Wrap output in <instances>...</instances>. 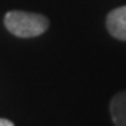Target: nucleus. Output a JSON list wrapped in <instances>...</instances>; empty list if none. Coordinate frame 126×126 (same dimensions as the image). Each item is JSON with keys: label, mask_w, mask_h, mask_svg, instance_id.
<instances>
[{"label": "nucleus", "mask_w": 126, "mask_h": 126, "mask_svg": "<svg viewBox=\"0 0 126 126\" xmlns=\"http://www.w3.org/2000/svg\"><path fill=\"white\" fill-rule=\"evenodd\" d=\"M4 27L18 38H34L48 30L49 20L42 14L14 10L4 16Z\"/></svg>", "instance_id": "nucleus-1"}, {"label": "nucleus", "mask_w": 126, "mask_h": 126, "mask_svg": "<svg viewBox=\"0 0 126 126\" xmlns=\"http://www.w3.org/2000/svg\"><path fill=\"white\" fill-rule=\"evenodd\" d=\"M14 123L9 119H3V118H0V126H13Z\"/></svg>", "instance_id": "nucleus-4"}, {"label": "nucleus", "mask_w": 126, "mask_h": 126, "mask_svg": "<svg viewBox=\"0 0 126 126\" xmlns=\"http://www.w3.org/2000/svg\"><path fill=\"white\" fill-rule=\"evenodd\" d=\"M109 112L115 125L126 126V91H122L112 98Z\"/></svg>", "instance_id": "nucleus-3"}, {"label": "nucleus", "mask_w": 126, "mask_h": 126, "mask_svg": "<svg viewBox=\"0 0 126 126\" xmlns=\"http://www.w3.org/2000/svg\"><path fill=\"white\" fill-rule=\"evenodd\" d=\"M107 28L113 38L126 41V6L113 9L107 16Z\"/></svg>", "instance_id": "nucleus-2"}]
</instances>
